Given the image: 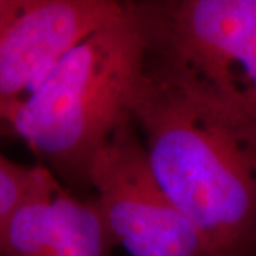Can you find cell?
Instances as JSON below:
<instances>
[{
  "label": "cell",
  "instance_id": "6da1fadb",
  "mask_svg": "<svg viewBox=\"0 0 256 256\" xmlns=\"http://www.w3.org/2000/svg\"><path fill=\"white\" fill-rule=\"evenodd\" d=\"M132 118L156 181L208 256H256V118L152 62Z\"/></svg>",
  "mask_w": 256,
  "mask_h": 256
},
{
  "label": "cell",
  "instance_id": "7a4b0ae2",
  "mask_svg": "<svg viewBox=\"0 0 256 256\" xmlns=\"http://www.w3.org/2000/svg\"><path fill=\"white\" fill-rule=\"evenodd\" d=\"M150 32L137 3L74 46L12 116L24 141L73 194L92 191V161L132 118L146 76Z\"/></svg>",
  "mask_w": 256,
  "mask_h": 256
},
{
  "label": "cell",
  "instance_id": "3957f363",
  "mask_svg": "<svg viewBox=\"0 0 256 256\" xmlns=\"http://www.w3.org/2000/svg\"><path fill=\"white\" fill-rule=\"evenodd\" d=\"M148 60L194 77L256 118V0L138 4Z\"/></svg>",
  "mask_w": 256,
  "mask_h": 256
},
{
  "label": "cell",
  "instance_id": "277c9868",
  "mask_svg": "<svg viewBox=\"0 0 256 256\" xmlns=\"http://www.w3.org/2000/svg\"><path fill=\"white\" fill-rule=\"evenodd\" d=\"M90 184L114 245L130 256H208L196 229L156 181L134 118L101 146Z\"/></svg>",
  "mask_w": 256,
  "mask_h": 256
},
{
  "label": "cell",
  "instance_id": "5b68a950",
  "mask_svg": "<svg viewBox=\"0 0 256 256\" xmlns=\"http://www.w3.org/2000/svg\"><path fill=\"white\" fill-rule=\"evenodd\" d=\"M131 0H24L0 37V134L56 63Z\"/></svg>",
  "mask_w": 256,
  "mask_h": 256
},
{
  "label": "cell",
  "instance_id": "8992f818",
  "mask_svg": "<svg viewBox=\"0 0 256 256\" xmlns=\"http://www.w3.org/2000/svg\"><path fill=\"white\" fill-rule=\"evenodd\" d=\"M94 196L78 198L46 166L0 234V256H112Z\"/></svg>",
  "mask_w": 256,
  "mask_h": 256
},
{
  "label": "cell",
  "instance_id": "52a82bcc",
  "mask_svg": "<svg viewBox=\"0 0 256 256\" xmlns=\"http://www.w3.org/2000/svg\"><path fill=\"white\" fill-rule=\"evenodd\" d=\"M43 165H20L0 152V234L13 212L28 196L42 174Z\"/></svg>",
  "mask_w": 256,
  "mask_h": 256
}]
</instances>
